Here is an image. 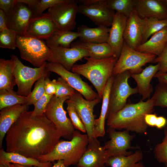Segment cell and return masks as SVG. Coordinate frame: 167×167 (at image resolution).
<instances>
[{
  "label": "cell",
  "mask_w": 167,
  "mask_h": 167,
  "mask_svg": "<svg viewBox=\"0 0 167 167\" xmlns=\"http://www.w3.org/2000/svg\"><path fill=\"white\" fill-rule=\"evenodd\" d=\"M61 136L45 114L23 113L6 134V151L37 159L50 152Z\"/></svg>",
  "instance_id": "6da1fadb"
},
{
  "label": "cell",
  "mask_w": 167,
  "mask_h": 167,
  "mask_svg": "<svg viewBox=\"0 0 167 167\" xmlns=\"http://www.w3.org/2000/svg\"><path fill=\"white\" fill-rule=\"evenodd\" d=\"M154 107L151 98L145 101L142 99L136 103H127L120 110L108 116L107 125L115 130L145 134L148 126L144 117L153 112Z\"/></svg>",
  "instance_id": "7a4b0ae2"
},
{
  "label": "cell",
  "mask_w": 167,
  "mask_h": 167,
  "mask_svg": "<svg viewBox=\"0 0 167 167\" xmlns=\"http://www.w3.org/2000/svg\"><path fill=\"white\" fill-rule=\"evenodd\" d=\"M84 59L87 61L85 63L74 65L71 71L88 80L94 87L101 99L106 83L112 76L113 69L118 58L112 57L96 59L86 57Z\"/></svg>",
  "instance_id": "3957f363"
},
{
  "label": "cell",
  "mask_w": 167,
  "mask_h": 167,
  "mask_svg": "<svg viewBox=\"0 0 167 167\" xmlns=\"http://www.w3.org/2000/svg\"><path fill=\"white\" fill-rule=\"evenodd\" d=\"M88 143L87 134L75 130L70 140H59L50 152L37 159L42 162L62 160L66 167L76 165L86 151Z\"/></svg>",
  "instance_id": "277c9868"
},
{
  "label": "cell",
  "mask_w": 167,
  "mask_h": 167,
  "mask_svg": "<svg viewBox=\"0 0 167 167\" xmlns=\"http://www.w3.org/2000/svg\"><path fill=\"white\" fill-rule=\"evenodd\" d=\"M16 45L21 58L36 67L45 64L52 55L51 49L43 40L17 34Z\"/></svg>",
  "instance_id": "5b68a950"
},
{
  "label": "cell",
  "mask_w": 167,
  "mask_h": 167,
  "mask_svg": "<svg viewBox=\"0 0 167 167\" xmlns=\"http://www.w3.org/2000/svg\"><path fill=\"white\" fill-rule=\"evenodd\" d=\"M11 58L14 64L13 74L18 88L17 92L20 96H28L36 82L42 77H49L50 72L47 68L46 63L33 68L24 65L16 55H12Z\"/></svg>",
  "instance_id": "8992f818"
},
{
  "label": "cell",
  "mask_w": 167,
  "mask_h": 167,
  "mask_svg": "<svg viewBox=\"0 0 167 167\" xmlns=\"http://www.w3.org/2000/svg\"><path fill=\"white\" fill-rule=\"evenodd\" d=\"M155 55L142 53L131 48L124 42L120 55L113 69L112 76L126 71L132 74L140 73L142 67L152 62L156 57Z\"/></svg>",
  "instance_id": "52a82bcc"
},
{
  "label": "cell",
  "mask_w": 167,
  "mask_h": 167,
  "mask_svg": "<svg viewBox=\"0 0 167 167\" xmlns=\"http://www.w3.org/2000/svg\"><path fill=\"white\" fill-rule=\"evenodd\" d=\"M132 73L126 71L113 76L109 97L107 116L114 113L122 109L126 104L127 98L131 95L138 93L137 87L133 88L128 80Z\"/></svg>",
  "instance_id": "ba28073f"
},
{
  "label": "cell",
  "mask_w": 167,
  "mask_h": 167,
  "mask_svg": "<svg viewBox=\"0 0 167 167\" xmlns=\"http://www.w3.org/2000/svg\"><path fill=\"white\" fill-rule=\"evenodd\" d=\"M70 97H58L54 95L48 105L44 114L54 125L61 137L71 140L75 131V127L63 107L64 103Z\"/></svg>",
  "instance_id": "9c48e42d"
},
{
  "label": "cell",
  "mask_w": 167,
  "mask_h": 167,
  "mask_svg": "<svg viewBox=\"0 0 167 167\" xmlns=\"http://www.w3.org/2000/svg\"><path fill=\"white\" fill-rule=\"evenodd\" d=\"M78 13L87 17L98 26H110L115 12L107 5L106 0H82Z\"/></svg>",
  "instance_id": "30bf717a"
},
{
  "label": "cell",
  "mask_w": 167,
  "mask_h": 167,
  "mask_svg": "<svg viewBox=\"0 0 167 167\" xmlns=\"http://www.w3.org/2000/svg\"><path fill=\"white\" fill-rule=\"evenodd\" d=\"M76 0H68L48 9L50 15L58 29L72 31L76 23L75 18L78 13L79 5Z\"/></svg>",
  "instance_id": "8fae6325"
},
{
  "label": "cell",
  "mask_w": 167,
  "mask_h": 167,
  "mask_svg": "<svg viewBox=\"0 0 167 167\" xmlns=\"http://www.w3.org/2000/svg\"><path fill=\"white\" fill-rule=\"evenodd\" d=\"M70 99L84 126L89 141L96 138L94 135L96 119L93 113L94 108L100 102L101 99L98 98L93 100H87L76 91Z\"/></svg>",
  "instance_id": "7c38bea8"
},
{
  "label": "cell",
  "mask_w": 167,
  "mask_h": 167,
  "mask_svg": "<svg viewBox=\"0 0 167 167\" xmlns=\"http://www.w3.org/2000/svg\"><path fill=\"white\" fill-rule=\"evenodd\" d=\"M46 66L49 71L60 75L86 100L91 101L100 98L92 87L82 80L79 75L66 70L60 64L56 62H47Z\"/></svg>",
  "instance_id": "4fadbf2b"
},
{
  "label": "cell",
  "mask_w": 167,
  "mask_h": 167,
  "mask_svg": "<svg viewBox=\"0 0 167 167\" xmlns=\"http://www.w3.org/2000/svg\"><path fill=\"white\" fill-rule=\"evenodd\" d=\"M107 132L110 140L105 142L103 146L108 158L117 156H127L132 153L127 150L134 148L131 146V144L135 135H131L129 131L126 130L117 131L109 127L107 129Z\"/></svg>",
  "instance_id": "5bb4252c"
},
{
  "label": "cell",
  "mask_w": 167,
  "mask_h": 167,
  "mask_svg": "<svg viewBox=\"0 0 167 167\" xmlns=\"http://www.w3.org/2000/svg\"><path fill=\"white\" fill-rule=\"evenodd\" d=\"M52 55L48 62L58 63L66 70L70 71L75 63L83 58L88 57L86 49L76 42L71 45L69 48H50Z\"/></svg>",
  "instance_id": "9a60e30c"
},
{
  "label": "cell",
  "mask_w": 167,
  "mask_h": 167,
  "mask_svg": "<svg viewBox=\"0 0 167 167\" xmlns=\"http://www.w3.org/2000/svg\"><path fill=\"white\" fill-rule=\"evenodd\" d=\"M17 1L12 12L7 17V27L17 34L25 35L28 24L32 18V13L26 4Z\"/></svg>",
  "instance_id": "2e32d148"
},
{
  "label": "cell",
  "mask_w": 167,
  "mask_h": 167,
  "mask_svg": "<svg viewBox=\"0 0 167 167\" xmlns=\"http://www.w3.org/2000/svg\"><path fill=\"white\" fill-rule=\"evenodd\" d=\"M108 158L97 138L89 141L87 149L76 165L78 167H104Z\"/></svg>",
  "instance_id": "e0dca14e"
},
{
  "label": "cell",
  "mask_w": 167,
  "mask_h": 167,
  "mask_svg": "<svg viewBox=\"0 0 167 167\" xmlns=\"http://www.w3.org/2000/svg\"><path fill=\"white\" fill-rule=\"evenodd\" d=\"M144 19L141 18L135 9L127 18L124 33V42L135 49L143 43Z\"/></svg>",
  "instance_id": "ac0fdd59"
},
{
  "label": "cell",
  "mask_w": 167,
  "mask_h": 167,
  "mask_svg": "<svg viewBox=\"0 0 167 167\" xmlns=\"http://www.w3.org/2000/svg\"><path fill=\"white\" fill-rule=\"evenodd\" d=\"M57 29L50 15L47 12L31 19L25 35L46 41Z\"/></svg>",
  "instance_id": "d6986e66"
},
{
  "label": "cell",
  "mask_w": 167,
  "mask_h": 167,
  "mask_svg": "<svg viewBox=\"0 0 167 167\" xmlns=\"http://www.w3.org/2000/svg\"><path fill=\"white\" fill-rule=\"evenodd\" d=\"M127 18L123 15L116 12L110 28L107 43L118 58L124 42V35Z\"/></svg>",
  "instance_id": "ffe728a7"
},
{
  "label": "cell",
  "mask_w": 167,
  "mask_h": 167,
  "mask_svg": "<svg viewBox=\"0 0 167 167\" xmlns=\"http://www.w3.org/2000/svg\"><path fill=\"white\" fill-rule=\"evenodd\" d=\"M135 10L143 19H167V7L164 0H136Z\"/></svg>",
  "instance_id": "44dd1931"
},
{
  "label": "cell",
  "mask_w": 167,
  "mask_h": 167,
  "mask_svg": "<svg viewBox=\"0 0 167 167\" xmlns=\"http://www.w3.org/2000/svg\"><path fill=\"white\" fill-rule=\"evenodd\" d=\"M29 105L18 104L6 107L0 110V147L2 148L4 138L12 126L21 114L28 111Z\"/></svg>",
  "instance_id": "7402d4cb"
},
{
  "label": "cell",
  "mask_w": 167,
  "mask_h": 167,
  "mask_svg": "<svg viewBox=\"0 0 167 167\" xmlns=\"http://www.w3.org/2000/svg\"><path fill=\"white\" fill-rule=\"evenodd\" d=\"M159 64L150 65L139 73L132 74L131 77L136 82L138 93L142 96L144 100L149 98L152 92L153 88L150 83L152 78L159 71Z\"/></svg>",
  "instance_id": "603a6c76"
},
{
  "label": "cell",
  "mask_w": 167,
  "mask_h": 167,
  "mask_svg": "<svg viewBox=\"0 0 167 167\" xmlns=\"http://www.w3.org/2000/svg\"><path fill=\"white\" fill-rule=\"evenodd\" d=\"M167 43V27L152 35L135 49L138 51L159 56Z\"/></svg>",
  "instance_id": "cb8c5ba5"
},
{
  "label": "cell",
  "mask_w": 167,
  "mask_h": 167,
  "mask_svg": "<svg viewBox=\"0 0 167 167\" xmlns=\"http://www.w3.org/2000/svg\"><path fill=\"white\" fill-rule=\"evenodd\" d=\"M110 28L105 26L90 28L82 25L77 28L81 41L95 43L107 42Z\"/></svg>",
  "instance_id": "d4e9b609"
},
{
  "label": "cell",
  "mask_w": 167,
  "mask_h": 167,
  "mask_svg": "<svg viewBox=\"0 0 167 167\" xmlns=\"http://www.w3.org/2000/svg\"><path fill=\"white\" fill-rule=\"evenodd\" d=\"M113 76H112L108 80L103 92L102 101L100 116L95 119L94 135L95 137H103L105 133V122L107 119L109 102V94L113 80Z\"/></svg>",
  "instance_id": "484cf974"
},
{
  "label": "cell",
  "mask_w": 167,
  "mask_h": 167,
  "mask_svg": "<svg viewBox=\"0 0 167 167\" xmlns=\"http://www.w3.org/2000/svg\"><path fill=\"white\" fill-rule=\"evenodd\" d=\"M0 162L31 167H50L52 166L50 162H41L37 159L28 157L17 153L7 152L2 148L0 150Z\"/></svg>",
  "instance_id": "4316f807"
},
{
  "label": "cell",
  "mask_w": 167,
  "mask_h": 167,
  "mask_svg": "<svg viewBox=\"0 0 167 167\" xmlns=\"http://www.w3.org/2000/svg\"><path fill=\"white\" fill-rule=\"evenodd\" d=\"M78 32L72 31L57 29L45 41L50 48H69L72 42L79 38Z\"/></svg>",
  "instance_id": "83f0119b"
},
{
  "label": "cell",
  "mask_w": 167,
  "mask_h": 167,
  "mask_svg": "<svg viewBox=\"0 0 167 167\" xmlns=\"http://www.w3.org/2000/svg\"><path fill=\"white\" fill-rule=\"evenodd\" d=\"M143 155L140 150L127 156H120L110 157L105 165L110 167H145L140 162L143 158Z\"/></svg>",
  "instance_id": "f1b7e54d"
},
{
  "label": "cell",
  "mask_w": 167,
  "mask_h": 167,
  "mask_svg": "<svg viewBox=\"0 0 167 167\" xmlns=\"http://www.w3.org/2000/svg\"><path fill=\"white\" fill-rule=\"evenodd\" d=\"M14 66V62L11 59H0V90H13L16 85L13 74Z\"/></svg>",
  "instance_id": "f546056e"
},
{
  "label": "cell",
  "mask_w": 167,
  "mask_h": 167,
  "mask_svg": "<svg viewBox=\"0 0 167 167\" xmlns=\"http://www.w3.org/2000/svg\"><path fill=\"white\" fill-rule=\"evenodd\" d=\"M76 43L86 49L89 57L102 59L116 57L111 47L107 42L95 43L81 41Z\"/></svg>",
  "instance_id": "4dcf8cb0"
},
{
  "label": "cell",
  "mask_w": 167,
  "mask_h": 167,
  "mask_svg": "<svg viewBox=\"0 0 167 167\" xmlns=\"http://www.w3.org/2000/svg\"><path fill=\"white\" fill-rule=\"evenodd\" d=\"M26 4L32 13V18L39 16L47 9L65 2L68 0H18Z\"/></svg>",
  "instance_id": "1f68e13d"
},
{
  "label": "cell",
  "mask_w": 167,
  "mask_h": 167,
  "mask_svg": "<svg viewBox=\"0 0 167 167\" xmlns=\"http://www.w3.org/2000/svg\"><path fill=\"white\" fill-rule=\"evenodd\" d=\"M27 96H20L13 90H0V110L16 105H27Z\"/></svg>",
  "instance_id": "d6a6232c"
},
{
  "label": "cell",
  "mask_w": 167,
  "mask_h": 167,
  "mask_svg": "<svg viewBox=\"0 0 167 167\" xmlns=\"http://www.w3.org/2000/svg\"><path fill=\"white\" fill-rule=\"evenodd\" d=\"M143 43L153 34L167 27V19L150 17L145 18Z\"/></svg>",
  "instance_id": "836d02e7"
},
{
  "label": "cell",
  "mask_w": 167,
  "mask_h": 167,
  "mask_svg": "<svg viewBox=\"0 0 167 167\" xmlns=\"http://www.w3.org/2000/svg\"><path fill=\"white\" fill-rule=\"evenodd\" d=\"M136 0H106L112 10L128 18L135 9Z\"/></svg>",
  "instance_id": "e575fe53"
},
{
  "label": "cell",
  "mask_w": 167,
  "mask_h": 167,
  "mask_svg": "<svg viewBox=\"0 0 167 167\" xmlns=\"http://www.w3.org/2000/svg\"><path fill=\"white\" fill-rule=\"evenodd\" d=\"M151 98L154 106L167 107V84L159 82Z\"/></svg>",
  "instance_id": "d590c367"
},
{
  "label": "cell",
  "mask_w": 167,
  "mask_h": 167,
  "mask_svg": "<svg viewBox=\"0 0 167 167\" xmlns=\"http://www.w3.org/2000/svg\"><path fill=\"white\" fill-rule=\"evenodd\" d=\"M17 34L8 28L0 32V47L14 50L16 47V39Z\"/></svg>",
  "instance_id": "8d00e7d4"
},
{
  "label": "cell",
  "mask_w": 167,
  "mask_h": 167,
  "mask_svg": "<svg viewBox=\"0 0 167 167\" xmlns=\"http://www.w3.org/2000/svg\"><path fill=\"white\" fill-rule=\"evenodd\" d=\"M164 128V138L161 143L156 145L154 152L157 161L167 167V126Z\"/></svg>",
  "instance_id": "74e56055"
},
{
  "label": "cell",
  "mask_w": 167,
  "mask_h": 167,
  "mask_svg": "<svg viewBox=\"0 0 167 167\" xmlns=\"http://www.w3.org/2000/svg\"><path fill=\"white\" fill-rule=\"evenodd\" d=\"M47 77H42L36 82L33 91L27 96V105H33L45 93V81Z\"/></svg>",
  "instance_id": "f35d334b"
},
{
  "label": "cell",
  "mask_w": 167,
  "mask_h": 167,
  "mask_svg": "<svg viewBox=\"0 0 167 167\" xmlns=\"http://www.w3.org/2000/svg\"><path fill=\"white\" fill-rule=\"evenodd\" d=\"M67 104L66 109L71 122L77 130L83 133H86L84 126L79 116L71 101L69 99L65 102Z\"/></svg>",
  "instance_id": "ab89813d"
},
{
  "label": "cell",
  "mask_w": 167,
  "mask_h": 167,
  "mask_svg": "<svg viewBox=\"0 0 167 167\" xmlns=\"http://www.w3.org/2000/svg\"><path fill=\"white\" fill-rule=\"evenodd\" d=\"M56 91L54 95L58 97H63L71 96L75 94L76 91L61 77L55 79Z\"/></svg>",
  "instance_id": "60d3db41"
},
{
  "label": "cell",
  "mask_w": 167,
  "mask_h": 167,
  "mask_svg": "<svg viewBox=\"0 0 167 167\" xmlns=\"http://www.w3.org/2000/svg\"><path fill=\"white\" fill-rule=\"evenodd\" d=\"M53 96L45 93L43 96L34 104V109L32 111L34 116H39L44 114L46 108Z\"/></svg>",
  "instance_id": "b9f144b4"
},
{
  "label": "cell",
  "mask_w": 167,
  "mask_h": 167,
  "mask_svg": "<svg viewBox=\"0 0 167 167\" xmlns=\"http://www.w3.org/2000/svg\"><path fill=\"white\" fill-rule=\"evenodd\" d=\"M152 62L159 64L158 71L167 72V43L162 53L157 56Z\"/></svg>",
  "instance_id": "7bdbcfd3"
},
{
  "label": "cell",
  "mask_w": 167,
  "mask_h": 167,
  "mask_svg": "<svg viewBox=\"0 0 167 167\" xmlns=\"http://www.w3.org/2000/svg\"><path fill=\"white\" fill-rule=\"evenodd\" d=\"M17 2V0H0V10L8 17L12 12Z\"/></svg>",
  "instance_id": "ee69618b"
},
{
  "label": "cell",
  "mask_w": 167,
  "mask_h": 167,
  "mask_svg": "<svg viewBox=\"0 0 167 167\" xmlns=\"http://www.w3.org/2000/svg\"><path fill=\"white\" fill-rule=\"evenodd\" d=\"M56 91L55 79L51 80L49 77L46 78L45 81V93L48 95L54 96Z\"/></svg>",
  "instance_id": "f6af8a7d"
},
{
  "label": "cell",
  "mask_w": 167,
  "mask_h": 167,
  "mask_svg": "<svg viewBox=\"0 0 167 167\" xmlns=\"http://www.w3.org/2000/svg\"><path fill=\"white\" fill-rule=\"evenodd\" d=\"M158 116L156 113L146 114L144 117V121L148 126L155 127Z\"/></svg>",
  "instance_id": "bcb514c9"
},
{
  "label": "cell",
  "mask_w": 167,
  "mask_h": 167,
  "mask_svg": "<svg viewBox=\"0 0 167 167\" xmlns=\"http://www.w3.org/2000/svg\"><path fill=\"white\" fill-rule=\"evenodd\" d=\"M7 17L6 14L0 10V32L8 28L7 27Z\"/></svg>",
  "instance_id": "7dc6e473"
},
{
  "label": "cell",
  "mask_w": 167,
  "mask_h": 167,
  "mask_svg": "<svg viewBox=\"0 0 167 167\" xmlns=\"http://www.w3.org/2000/svg\"><path fill=\"white\" fill-rule=\"evenodd\" d=\"M167 124V120L163 116H158L155 127L158 129L164 128Z\"/></svg>",
  "instance_id": "c3c4849f"
},
{
  "label": "cell",
  "mask_w": 167,
  "mask_h": 167,
  "mask_svg": "<svg viewBox=\"0 0 167 167\" xmlns=\"http://www.w3.org/2000/svg\"><path fill=\"white\" fill-rule=\"evenodd\" d=\"M154 77L157 78L159 82L167 84V72L158 71L155 75Z\"/></svg>",
  "instance_id": "681fc988"
},
{
  "label": "cell",
  "mask_w": 167,
  "mask_h": 167,
  "mask_svg": "<svg viewBox=\"0 0 167 167\" xmlns=\"http://www.w3.org/2000/svg\"><path fill=\"white\" fill-rule=\"evenodd\" d=\"M32 167H37L32 166ZM50 167H66L64 164L63 161L62 160L57 161V162L54 163L53 165Z\"/></svg>",
  "instance_id": "f907efd6"
},
{
  "label": "cell",
  "mask_w": 167,
  "mask_h": 167,
  "mask_svg": "<svg viewBox=\"0 0 167 167\" xmlns=\"http://www.w3.org/2000/svg\"><path fill=\"white\" fill-rule=\"evenodd\" d=\"M0 167H13L11 163L0 162Z\"/></svg>",
  "instance_id": "816d5d0a"
},
{
  "label": "cell",
  "mask_w": 167,
  "mask_h": 167,
  "mask_svg": "<svg viewBox=\"0 0 167 167\" xmlns=\"http://www.w3.org/2000/svg\"><path fill=\"white\" fill-rule=\"evenodd\" d=\"M12 165L13 167H32V166H28L22 165L19 164H12Z\"/></svg>",
  "instance_id": "f5cc1de1"
},
{
  "label": "cell",
  "mask_w": 167,
  "mask_h": 167,
  "mask_svg": "<svg viewBox=\"0 0 167 167\" xmlns=\"http://www.w3.org/2000/svg\"><path fill=\"white\" fill-rule=\"evenodd\" d=\"M165 1V3L166 5V6L167 7V0H164Z\"/></svg>",
  "instance_id": "db71d44e"
},
{
  "label": "cell",
  "mask_w": 167,
  "mask_h": 167,
  "mask_svg": "<svg viewBox=\"0 0 167 167\" xmlns=\"http://www.w3.org/2000/svg\"><path fill=\"white\" fill-rule=\"evenodd\" d=\"M104 167H106L105 166Z\"/></svg>",
  "instance_id": "11a10c76"
}]
</instances>
